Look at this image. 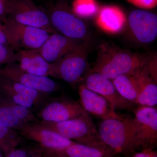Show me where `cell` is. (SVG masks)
Here are the masks:
<instances>
[{"label": "cell", "mask_w": 157, "mask_h": 157, "mask_svg": "<svg viewBox=\"0 0 157 157\" xmlns=\"http://www.w3.org/2000/svg\"></svg>", "instance_id": "cell-34"}, {"label": "cell", "mask_w": 157, "mask_h": 157, "mask_svg": "<svg viewBox=\"0 0 157 157\" xmlns=\"http://www.w3.org/2000/svg\"><path fill=\"white\" fill-rule=\"evenodd\" d=\"M111 80L122 97L132 104H137L139 89L133 74L121 75Z\"/></svg>", "instance_id": "cell-22"}, {"label": "cell", "mask_w": 157, "mask_h": 157, "mask_svg": "<svg viewBox=\"0 0 157 157\" xmlns=\"http://www.w3.org/2000/svg\"><path fill=\"white\" fill-rule=\"evenodd\" d=\"M0 121L17 131L25 124L39 122L30 109L15 104L1 95Z\"/></svg>", "instance_id": "cell-16"}, {"label": "cell", "mask_w": 157, "mask_h": 157, "mask_svg": "<svg viewBox=\"0 0 157 157\" xmlns=\"http://www.w3.org/2000/svg\"><path fill=\"white\" fill-rule=\"evenodd\" d=\"M0 44L9 45L12 47L10 36L5 28L4 25L2 28H0Z\"/></svg>", "instance_id": "cell-28"}, {"label": "cell", "mask_w": 157, "mask_h": 157, "mask_svg": "<svg viewBox=\"0 0 157 157\" xmlns=\"http://www.w3.org/2000/svg\"><path fill=\"white\" fill-rule=\"evenodd\" d=\"M89 114L78 102L65 97L50 98L35 113L39 121L59 122Z\"/></svg>", "instance_id": "cell-8"}, {"label": "cell", "mask_w": 157, "mask_h": 157, "mask_svg": "<svg viewBox=\"0 0 157 157\" xmlns=\"http://www.w3.org/2000/svg\"><path fill=\"white\" fill-rule=\"evenodd\" d=\"M43 157H70L65 155L60 152L52 150L47 149L40 147Z\"/></svg>", "instance_id": "cell-31"}, {"label": "cell", "mask_w": 157, "mask_h": 157, "mask_svg": "<svg viewBox=\"0 0 157 157\" xmlns=\"http://www.w3.org/2000/svg\"><path fill=\"white\" fill-rule=\"evenodd\" d=\"M83 41L71 39L54 33L50 34L44 44L37 50L46 61L53 63L72 51Z\"/></svg>", "instance_id": "cell-17"}, {"label": "cell", "mask_w": 157, "mask_h": 157, "mask_svg": "<svg viewBox=\"0 0 157 157\" xmlns=\"http://www.w3.org/2000/svg\"><path fill=\"white\" fill-rule=\"evenodd\" d=\"M17 132L25 140L43 148L56 151H62L76 143L47 128L39 122L25 124Z\"/></svg>", "instance_id": "cell-10"}, {"label": "cell", "mask_w": 157, "mask_h": 157, "mask_svg": "<svg viewBox=\"0 0 157 157\" xmlns=\"http://www.w3.org/2000/svg\"><path fill=\"white\" fill-rule=\"evenodd\" d=\"M0 76L41 92L50 94L59 89L57 83L48 76H36L28 73L21 69L17 63L0 67Z\"/></svg>", "instance_id": "cell-11"}, {"label": "cell", "mask_w": 157, "mask_h": 157, "mask_svg": "<svg viewBox=\"0 0 157 157\" xmlns=\"http://www.w3.org/2000/svg\"><path fill=\"white\" fill-rule=\"evenodd\" d=\"M149 59L144 56L108 45L99 51L94 67L90 73H101L113 80L123 75H132L144 68Z\"/></svg>", "instance_id": "cell-1"}, {"label": "cell", "mask_w": 157, "mask_h": 157, "mask_svg": "<svg viewBox=\"0 0 157 157\" xmlns=\"http://www.w3.org/2000/svg\"><path fill=\"white\" fill-rule=\"evenodd\" d=\"M48 16L56 31L71 39L84 40L87 34L86 25L74 14L57 6L52 10Z\"/></svg>", "instance_id": "cell-12"}, {"label": "cell", "mask_w": 157, "mask_h": 157, "mask_svg": "<svg viewBox=\"0 0 157 157\" xmlns=\"http://www.w3.org/2000/svg\"><path fill=\"white\" fill-rule=\"evenodd\" d=\"M6 18L24 25L43 29L50 34L56 33L48 14L30 0H9Z\"/></svg>", "instance_id": "cell-6"}, {"label": "cell", "mask_w": 157, "mask_h": 157, "mask_svg": "<svg viewBox=\"0 0 157 157\" xmlns=\"http://www.w3.org/2000/svg\"><path fill=\"white\" fill-rule=\"evenodd\" d=\"M17 53V63L23 70L36 76H50L52 63L46 61L37 50L20 49Z\"/></svg>", "instance_id": "cell-18"}, {"label": "cell", "mask_w": 157, "mask_h": 157, "mask_svg": "<svg viewBox=\"0 0 157 157\" xmlns=\"http://www.w3.org/2000/svg\"><path fill=\"white\" fill-rule=\"evenodd\" d=\"M9 2V0H0V20L2 22L7 17Z\"/></svg>", "instance_id": "cell-29"}, {"label": "cell", "mask_w": 157, "mask_h": 157, "mask_svg": "<svg viewBox=\"0 0 157 157\" xmlns=\"http://www.w3.org/2000/svg\"><path fill=\"white\" fill-rule=\"evenodd\" d=\"M49 94L0 76V95L35 113L50 98Z\"/></svg>", "instance_id": "cell-7"}, {"label": "cell", "mask_w": 157, "mask_h": 157, "mask_svg": "<svg viewBox=\"0 0 157 157\" xmlns=\"http://www.w3.org/2000/svg\"><path fill=\"white\" fill-rule=\"evenodd\" d=\"M39 122L47 128L76 143L88 146H107L100 138L90 114L59 122Z\"/></svg>", "instance_id": "cell-3"}, {"label": "cell", "mask_w": 157, "mask_h": 157, "mask_svg": "<svg viewBox=\"0 0 157 157\" xmlns=\"http://www.w3.org/2000/svg\"><path fill=\"white\" fill-rule=\"evenodd\" d=\"M129 2L143 9H151L157 6V0H127Z\"/></svg>", "instance_id": "cell-27"}, {"label": "cell", "mask_w": 157, "mask_h": 157, "mask_svg": "<svg viewBox=\"0 0 157 157\" xmlns=\"http://www.w3.org/2000/svg\"><path fill=\"white\" fill-rule=\"evenodd\" d=\"M134 118L103 120L98 132L102 142L118 155L130 157L135 152Z\"/></svg>", "instance_id": "cell-2"}, {"label": "cell", "mask_w": 157, "mask_h": 157, "mask_svg": "<svg viewBox=\"0 0 157 157\" xmlns=\"http://www.w3.org/2000/svg\"><path fill=\"white\" fill-rule=\"evenodd\" d=\"M133 112L135 115V152L153 149L157 142V108L140 106Z\"/></svg>", "instance_id": "cell-5"}, {"label": "cell", "mask_w": 157, "mask_h": 157, "mask_svg": "<svg viewBox=\"0 0 157 157\" xmlns=\"http://www.w3.org/2000/svg\"><path fill=\"white\" fill-rule=\"evenodd\" d=\"M88 43L84 41L56 63H52L50 76L74 85L84 74L86 66Z\"/></svg>", "instance_id": "cell-4"}, {"label": "cell", "mask_w": 157, "mask_h": 157, "mask_svg": "<svg viewBox=\"0 0 157 157\" xmlns=\"http://www.w3.org/2000/svg\"><path fill=\"white\" fill-rule=\"evenodd\" d=\"M5 157H42V150L35 144L30 146L15 147L4 154Z\"/></svg>", "instance_id": "cell-25"}, {"label": "cell", "mask_w": 157, "mask_h": 157, "mask_svg": "<svg viewBox=\"0 0 157 157\" xmlns=\"http://www.w3.org/2000/svg\"><path fill=\"white\" fill-rule=\"evenodd\" d=\"M59 152L70 157H120L108 147L88 146L78 143Z\"/></svg>", "instance_id": "cell-21"}, {"label": "cell", "mask_w": 157, "mask_h": 157, "mask_svg": "<svg viewBox=\"0 0 157 157\" xmlns=\"http://www.w3.org/2000/svg\"><path fill=\"white\" fill-rule=\"evenodd\" d=\"M0 157H5L4 153H3V151H2L1 148H0Z\"/></svg>", "instance_id": "cell-32"}, {"label": "cell", "mask_w": 157, "mask_h": 157, "mask_svg": "<svg viewBox=\"0 0 157 157\" xmlns=\"http://www.w3.org/2000/svg\"><path fill=\"white\" fill-rule=\"evenodd\" d=\"M78 93L80 98L79 104L89 114L103 120L123 117L116 112L115 109L105 98L88 89L83 85L78 87Z\"/></svg>", "instance_id": "cell-14"}, {"label": "cell", "mask_w": 157, "mask_h": 157, "mask_svg": "<svg viewBox=\"0 0 157 157\" xmlns=\"http://www.w3.org/2000/svg\"><path fill=\"white\" fill-rule=\"evenodd\" d=\"M83 85L106 99L114 109L132 110L133 104L122 97L116 89L112 80L101 73H90L85 80Z\"/></svg>", "instance_id": "cell-13"}, {"label": "cell", "mask_w": 157, "mask_h": 157, "mask_svg": "<svg viewBox=\"0 0 157 157\" xmlns=\"http://www.w3.org/2000/svg\"><path fill=\"white\" fill-rule=\"evenodd\" d=\"M128 23L135 38L141 43H151L156 38V14L143 10H134L129 14Z\"/></svg>", "instance_id": "cell-15"}, {"label": "cell", "mask_w": 157, "mask_h": 157, "mask_svg": "<svg viewBox=\"0 0 157 157\" xmlns=\"http://www.w3.org/2000/svg\"><path fill=\"white\" fill-rule=\"evenodd\" d=\"M42 157H43V156H42Z\"/></svg>", "instance_id": "cell-33"}, {"label": "cell", "mask_w": 157, "mask_h": 157, "mask_svg": "<svg viewBox=\"0 0 157 157\" xmlns=\"http://www.w3.org/2000/svg\"><path fill=\"white\" fill-rule=\"evenodd\" d=\"M126 18L123 11L115 6H108L101 9L96 19L100 29L109 33L115 34L124 29Z\"/></svg>", "instance_id": "cell-20"}, {"label": "cell", "mask_w": 157, "mask_h": 157, "mask_svg": "<svg viewBox=\"0 0 157 157\" xmlns=\"http://www.w3.org/2000/svg\"><path fill=\"white\" fill-rule=\"evenodd\" d=\"M138 85L139 97L137 104L155 107L157 104V82L147 70L146 66L133 74Z\"/></svg>", "instance_id": "cell-19"}, {"label": "cell", "mask_w": 157, "mask_h": 157, "mask_svg": "<svg viewBox=\"0 0 157 157\" xmlns=\"http://www.w3.org/2000/svg\"><path fill=\"white\" fill-rule=\"evenodd\" d=\"M25 140L17 131L0 121V148L4 154L22 145Z\"/></svg>", "instance_id": "cell-23"}, {"label": "cell", "mask_w": 157, "mask_h": 157, "mask_svg": "<svg viewBox=\"0 0 157 157\" xmlns=\"http://www.w3.org/2000/svg\"><path fill=\"white\" fill-rule=\"evenodd\" d=\"M17 61V52L9 45L0 44V67Z\"/></svg>", "instance_id": "cell-26"}, {"label": "cell", "mask_w": 157, "mask_h": 157, "mask_svg": "<svg viewBox=\"0 0 157 157\" xmlns=\"http://www.w3.org/2000/svg\"><path fill=\"white\" fill-rule=\"evenodd\" d=\"M3 23L15 50H38L50 35L43 29L24 25L10 18H6Z\"/></svg>", "instance_id": "cell-9"}, {"label": "cell", "mask_w": 157, "mask_h": 157, "mask_svg": "<svg viewBox=\"0 0 157 157\" xmlns=\"http://www.w3.org/2000/svg\"><path fill=\"white\" fill-rule=\"evenodd\" d=\"M130 157H157V155L156 152L153 150H144L135 152Z\"/></svg>", "instance_id": "cell-30"}, {"label": "cell", "mask_w": 157, "mask_h": 157, "mask_svg": "<svg viewBox=\"0 0 157 157\" xmlns=\"http://www.w3.org/2000/svg\"><path fill=\"white\" fill-rule=\"evenodd\" d=\"M73 11L79 17H89L98 12V6L94 0H76L73 4Z\"/></svg>", "instance_id": "cell-24"}]
</instances>
